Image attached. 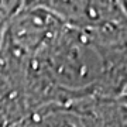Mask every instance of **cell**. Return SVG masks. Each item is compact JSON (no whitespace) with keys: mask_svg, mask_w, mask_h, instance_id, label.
Segmentation results:
<instances>
[{"mask_svg":"<svg viewBox=\"0 0 127 127\" xmlns=\"http://www.w3.org/2000/svg\"><path fill=\"white\" fill-rule=\"evenodd\" d=\"M62 27V21L40 1H21L0 40V65L13 89Z\"/></svg>","mask_w":127,"mask_h":127,"instance_id":"6da1fadb","label":"cell"},{"mask_svg":"<svg viewBox=\"0 0 127 127\" xmlns=\"http://www.w3.org/2000/svg\"><path fill=\"white\" fill-rule=\"evenodd\" d=\"M62 21L64 26L82 32H92L126 17L120 1L57 0L40 1Z\"/></svg>","mask_w":127,"mask_h":127,"instance_id":"7a4b0ae2","label":"cell"},{"mask_svg":"<svg viewBox=\"0 0 127 127\" xmlns=\"http://www.w3.org/2000/svg\"><path fill=\"white\" fill-rule=\"evenodd\" d=\"M31 127H88L81 102L68 104H48L31 114Z\"/></svg>","mask_w":127,"mask_h":127,"instance_id":"3957f363","label":"cell"},{"mask_svg":"<svg viewBox=\"0 0 127 127\" xmlns=\"http://www.w3.org/2000/svg\"><path fill=\"white\" fill-rule=\"evenodd\" d=\"M88 127H127V106L117 99L82 100Z\"/></svg>","mask_w":127,"mask_h":127,"instance_id":"277c9868","label":"cell"},{"mask_svg":"<svg viewBox=\"0 0 127 127\" xmlns=\"http://www.w3.org/2000/svg\"><path fill=\"white\" fill-rule=\"evenodd\" d=\"M11 91H14V89L10 86L9 81H7V78H6L3 69H1V65H0V97L6 96L9 92H11Z\"/></svg>","mask_w":127,"mask_h":127,"instance_id":"5b68a950","label":"cell"},{"mask_svg":"<svg viewBox=\"0 0 127 127\" xmlns=\"http://www.w3.org/2000/svg\"><path fill=\"white\" fill-rule=\"evenodd\" d=\"M117 100L120 102V103H123V104H126V106H127V86H126V89L122 92V95L119 96Z\"/></svg>","mask_w":127,"mask_h":127,"instance_id":"8992f818","label":"cell"},{"mask_svg":"<svg viewBox=\"0 0 127 127\" xmlns=\"http://www.w3.org/2000/svg\"><path fill=\"white\" fill-rule=\"evenodd\" d=\"M120 4H122L123 11H124V13H126V16H127V0H126V1H120Z\"/></svg>","mask_w":127,"mask_h":127,"instance_id":"52a82bcc","label":"cell"},{"mask_svg":"<svg viewBox=\"0 0 127 127\" xmlns=\"http://www.w3.org/2000/svg\"><path fill=\"white\" fill-rule=\"evenodd\" d=\"M1 34H3V32H1V31H0V40H1Z\"/></svg>","mask_w":127,"mask_h":127,"instance_id":"ba28073f","label":"cell"}]
</instances>
